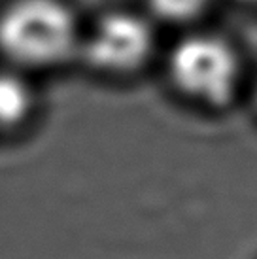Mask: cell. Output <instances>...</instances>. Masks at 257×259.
Wrapping results in <instances>:
<instances>
[{"label": "cell", "instance_id": "obj_1", "mask_svg": "<svg viewBox=\"0 0 257 259\" xmlns=\"http://www.w3.org/2000/svg\"><path fill=\"white\" fill-rule=\"evenodd\" d=\"M83 23L72 0H2L0 63L38 79L78 66Z\"/></svg>", "mask_w": 257, "mask_h": 259}, {"label": "cell", "instance_id": "obj_3", "mask_svg": "<svg viewBox=\"0 0 257 259\" xmlns=\"http://www.w3.org/2000/svg\"><path fill=\"white\" fill-rule=\"evenodd\" d=\"M164 34L136 4H112L85 15L78 66L110 83H131L157 70Z\"/></svg>", "mask_w": 257, "mask_h": 259}, {"label": "cell", "instance_id": "obj_5", "mask_svg": "<svg viewBox=\"0 0 257 259\" xmlns=\"http://www.w3.org/2000/svg\"><path fill=\"white\" fill-rule=\"evenodd\" d=\"M135 4L163 34L176 36L206 27L220 0H138Z\"/></svg>", "mask_w": 257, "mask_h": 259}, {"label": "cell", "instance_id": "obj_4", "mask_svg": "<svg viewBox=\"0 0 257 259\" xmlns=\"http://www.w3.org/2000/svg\"><path fill=\"white\" fill-rule=\"evenodd\" d=\"M42 79L0 63V140L30 135L44 114Z\"/></svg>", "mask_w": 257, "mask_h": 259}, {"label": "cell", "instance_id": "obj_6", "mask_svg": "<svg viewBox=\"0 0 257 259\" xmlns=\"http://www.w3.org/2000/svg\"><path fill=\"white\" fill-rule=\"evenodd\" d=\"M250 97H251V104H253V108H255V112H257V78H255V81H253V85H251Z\"/></svg>", "mask_w": 257, "mask_h": 259}, {"label": "cell", "instance_id": "obj_7", "mask_svg": "<svg viewBox=\"0 0 257 259\" xmlns=\"http://www.w3.org/2000/svg\"><path fill=\"white\" fill-rule=\"evenodd\" d=\"M233 2H238L244 6H257V0H233Z\"/></svg>", "mask_w": 257, "mask_h": 259}, {"label": "cell", "instance_id": "obj_2", "mask_svg": "<svg viewBox=\"0 0 257 259\" xmlns=\"http://www.w3.org/2000/svg\"><path fill=\"white\" fill-rule=\"evenodd\" d=\"M157 70L172 97L202 114H222L244 91V59L236 44L208 25L170 36Z\"/></svg>", "mask_w": 257, "mask_h": 259}]
</instances>
